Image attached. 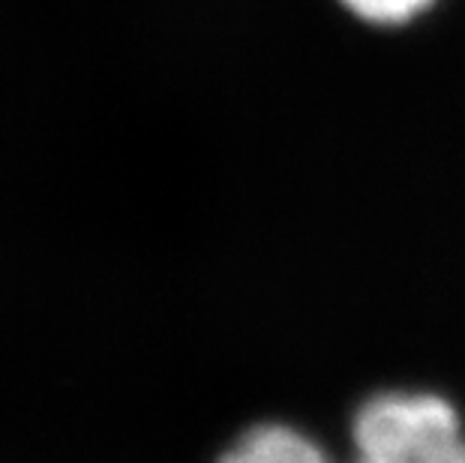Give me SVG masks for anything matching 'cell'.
Here are the masks:
<instances>
[{
	"instance_id": "1",
	"label": "cell",
	"mask_w": 465,
	"mask_h": 463,
	"mask_svg": "<svg viewBox=\"0 0 465 463\" xmlns=\"http://www.w3.org/2000/svg\"><path fill=\"white\" fill-rule=\"evenodd\" d=\"M354 463H465V430L439 394H379L354 418Z\"/></svg>"
},
{
	"instance_id": "2",
	"label": "cell",
	"mask_w": 465,
	"mask_h": 463,
	"mask_svg": "<svg viewBox=\"0 0 465 463\" xmlns=\"http://www.w3.org/2000/svg\"><path fill=\"white\" fill-rule=\"evenodd\" d=\"M220 463H331L310 437L285 428L262 425L246 430Z\"/></svg>"
},
{
	"instance_id": "3",
	"label": "cell",
	"mask_w": 465,
	"mask_h": 463,
	"mask_svg": "<svg viewBox=\"0 0 465 463\" xmlns=\"http://www.w3.org/2000/svg\"><path fill=\"white\" fill-rule=\"evenodd\" d=\"M354 18L379 27H400L423 15L435 0H340Z\"/></svg>"
}]
</instances>
